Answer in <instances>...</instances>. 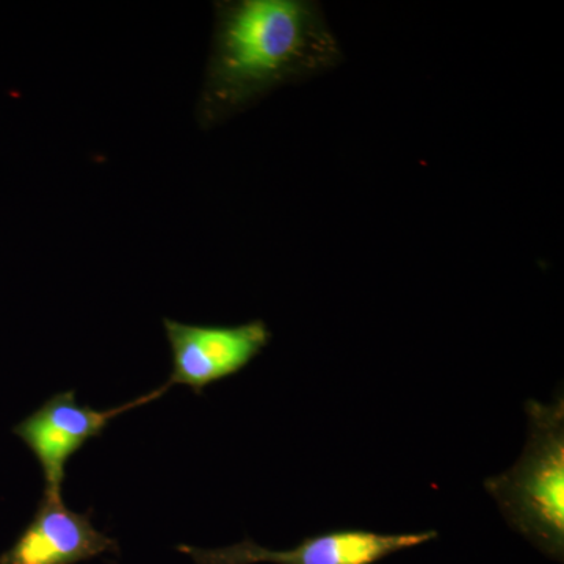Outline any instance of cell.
I'll use <instances>...</instances> for the list:
<instances>
[{"label":"cell","instance_id":"3","mask_svg":"<svg viewBox=\"0 0 564 564\" xmlns=\"http://www.w3.org/2000/svg\"><path fill=\"white\" fill-rule=\"evenodd\" d=\"M169 389L170 386L163 384L137 397L132 402L109 410H96L88 404L77 403L74 391L55 393L35 413L18 423L13 433L28 445L39 462L43 470L44 494L62 497L69 459L88 441L101 437L111 421L128 411L161 399Z\"/></svg>","mask_w":564,"mask_h":564},{"label":"cell","instance_id":"6","mask_svg":"<svg viewBox=\"0 0 564 564\" xmlns=\"http://www.w3.org/2000/svg\"><path fill=\"white\" fill-rule=\"evenodd\" d=\"M93 511L77 513L62 497L43 494L31 524L0 555V564H77L118 552L113 538L95 529Z\"/></svg>","mask_w":564,"mask_h":564},{"label":"cell","instance_id":"1","mask_svg":"<svg viewBox=\"0 0 564 564\" xmlns=\"http://www.w3.org/2000/svg\"><path fill=\"white\" fill-rule=\"evenodd\" d=\"M344 51L314 0H221L196 121L217 128L270 93L343 65Z\"/></svg>","mask_w":564,"mask_h":564},{"label":"cell","instance_id":"5","mask_svg":"<svg viewBox=\"0 0 564 564\" xmlns=\"http://www.w3.org/2000/svg\"><path fill=\"white\" fill-rule=\"evenodd\" d=\"M163 328L173 356L172 375L165 384L187 386L196 395L242 372L272 340V332L262 321L220 326L163 318Z\"/></svg>","mask_w":564,"mask_h":564},{"label":"cell","instance_id":"4","mask_svg":"<svg viewBox=\"0 0 564 564\" xmlns=\"http://www.w3.org/2000/svg\"><path fill=\"white\" fill-rule=\"evenodd\" d=\"M433 530L421 533H377L370 530H334L304 538L288 551H272L252 540L228 547L203 549L181 544L177 551L195 564H375L397 552L436 540Z\"/></svg>","mask_w":564,"mask_h":564},{"label":"cell","instance_id":"2","mask_svg":"<svg viewBox=\"0 0 564 564\" xmlns=\"http://www.w3.org/2000/svg\"><path fill=\"white\" fill-rule=\"evenodd\" d=\"M529 440L507 473L485 480V489L508 524L551 558L564 554V397L544 404L527 400Z\"/></svg>","mask_w":564,"mask_h":564}]
</instances>
